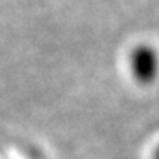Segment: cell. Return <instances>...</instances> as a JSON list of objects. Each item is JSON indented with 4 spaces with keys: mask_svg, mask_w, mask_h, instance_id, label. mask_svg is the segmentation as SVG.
<instances>
[{
    "mask_svg": "<svg viewBox=\"0 0 159 159\" xmlns=\"http://www.w3.org/2000/svg\"><path fill=\"white\" fill-rule=\"evenodd\" d=\"M129 66L139 83L149 85L159 75V52L149 44H139L129 56Z\"/></svg>",
    "mask_w": 159,
    "mask_h": 159,
    "instance_id": "6da1fadb",
    "label": "cell"
},
{
    "mask_svg": "<svg viewBox=\"0 0 159 159\" xmlns=\"http://www.w3.org/2000/svg\"><path fill=\"white\" fill-rule=\"evenodd\" d=\"M152 159H159V146L154 149V154H152Z\"/></svg>",
    "mask_w": 159,
    "mask_h": 159,
    "instance_id": "7a4b0ae2",
    "label": "cell"
}]
</instances>
